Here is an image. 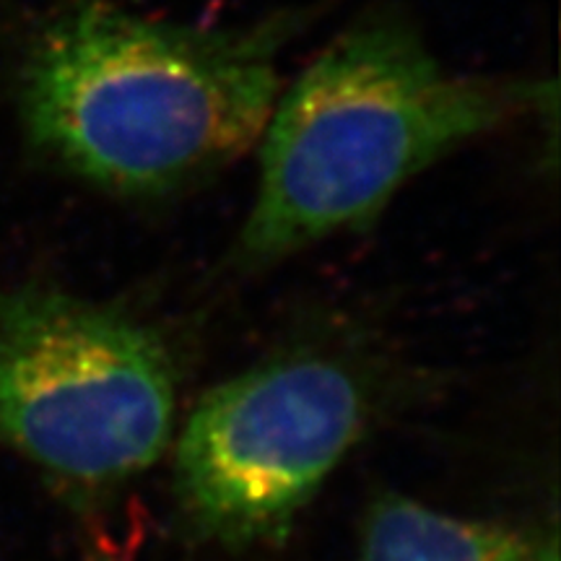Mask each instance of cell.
Segmentation results:
<instances>
[{
	"label": "cell",
	"mask_w": 561,
	"mask_h": 561,
	"mask_svg": "<svg viewBox=\"0 0 561 561\" xmlns=\"http://www.w3.org/2000/svg\"><path fill=\"white\" fill-rule=\"evenodd\" d=\"M307 21L280 11L227 30L115 0H58L21 53V125L50 164L96 191L182 193L257 146L280 94V55Z\"/></svg>",
	"instance_id": "cell-1"
},
{
	"label": "cell",
	"mask_w": 561,
	"mask_h": 561,
	"mask_svg": "<svg viewBox=\"0 0 561 561\" xmlns=\"http://www.w3.org/2000/svg\"><path fill=\"white\" fill-rule=\"evenodd\" d=\"M89 561H115V559H110L107 553H100V557H91Z\"/></svg>",
	"instance_id": "cell-6"
},
{
	"label": "cell",
	"mask_w": 561,
	"mask_h": 561,
	"mask_svg": "<svg viewBox=\"0 0 561 561\" xmlns=\"http://www.w3.org/2000/svg\"><path fill=\"white\" fill-rule=\"evenodd\" d=\"M359 561H538L528 538L390 494L371 504Z\"/></svg>",
	"instance_id": "cell-5"
},
{
	"label": "cell",
	"mask_w": 561,
	"mask_h": 561,
	"mask_svg": "<svg viewBox=\"0 0 561 561\" xmlns=\"http://www.w3.org/2000/svg\"><path fill=\"white\" fill-rule=\"evenodd\" d=\"M541 100L536 83L455 73L411 21L367 13L273 104L257 140V193L231 265L263 271L371 227L413 178Z\"/></svg>",
	"instance_id": "cell-2"
},
{
	"label": "cell",
	"mask_w": 561,
	"mask_h": 561,
	"mask_svg": "<svg viewBox=\"0 0 561 561\" xmlns=\"http://www.w3.org/2000/svg\"><path fill=\"white\" fill-rule=\"evenodd\" d=\"M170 348L130 312L30 284L0 294V442L70 486L144 473L172 439Z\"/></svg>",
	"instance_id": "cell-3"
},
{
	"label": "cell",
	"mask_w": 561,
	"mask_h": 561,
	"mask_svg": "<svg viewBox=\"0 0 561 561\" xmlns=\"http://www.w3.org/2000/svg\"><path fill=\"white\" fill-rule=\"evenodd\" d=\"M367 421V390L339 356L299 348L216 385L174 450V494L203 541L280 538Z\"/></svg>",
	"instance_id": "cell-4"
}]
</instances>
